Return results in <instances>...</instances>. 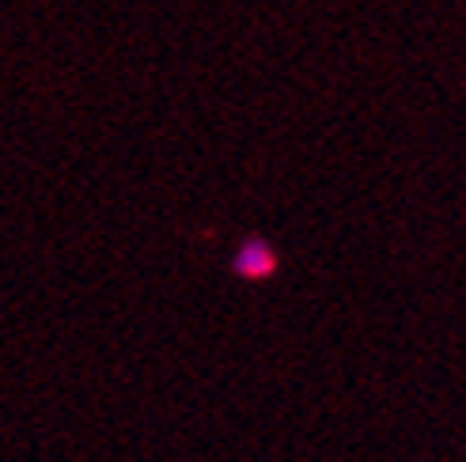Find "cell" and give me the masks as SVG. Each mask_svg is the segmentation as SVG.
I'll use <instances>...</instances> for the list:
<instances>
[{"mask_svg":"<svg viewBox=\"0 0 466 462\" xmlns=\"http://www.w3.org/2000/svg\"><path fill=\"white\" fill-rule=\"evenodd\" d=\"M281 269V250H277L266 236H247L239 239L236 254H231V273L247 285H266Z\"/></svg>","mask_w":466,"mask_h":462,"instance_id":"obj_1","label":"cell"}]
</instances>
